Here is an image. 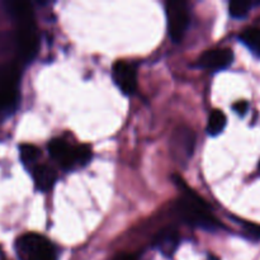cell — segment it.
Here are the masks:
<instances>
[{
	"label": "cell",
	"mask_w": 260,
	"mask_h": 260,
	"mask_svg": "<svg viewBox=\"0 0 260 260\" xmlns=\"http://www.w3.org/2000/svg\"><path fill=\"white\" fill-rule=\"evenodd\" d=\"M7 8L15 22L14 43L18 57L23 62H29L37 53L40 45L32 7L25 2H10Z\"/></svg>",
	"instance_id": "1"
},
{
	"label": "cell",
	"mask_w": 260,
	"mask_h": 260,
	"mask_svg": "<svg viewBox=\"0 0 260 260\" xmlns=\"http://www.w3.org/2000/svg\"><path fill=\"white\" fill-rule=\"evenodd\" d=\"M174 179L184 194L183 200L179 201L177 206L180 217L190 225L198 226V228L206 229V230H215V229L221 228L220 222L211 213L210 206L197 193L193 192L182 179L177 177Z\"/></svg>",
	"instance_id": "2"
},
{
	"label": "cell",
	"mask_w": 260,
	"mask_h": 260,
	"mask_svg": "<svg viewBox=\"0 0 260 260\" xmlns=\"http://www.w3.org/2000/svg\"><path fill=\"white\" fill-rule=\"evenodd\" d=\"M15 251L19 260H57L55 245L40 234L28 233L15 241Z\"/></svg>",
	"instance_id": "3"
},
{
	"label": "cell",
	"mask_w": 260,
	"mask_h": 260,
	"mask_svg": "<svg viewBox=\"0 0 260 260\" xmlns=\"http://www.w3.org/2000/svg\"><path fill=\"white\" fill-rule=\"evenodd\" d=\"M51 157L62 169L70 170L75 167H84L91 159V150L88 145L71 146L61 139L51 140L48 144Z\"/></svg>",
	"instance_id": "4"
},
{
	"label": "cell",
	"mask_w": 260,
	"mask_h": 260,
	"mask_svg": "<svg viewBox=\"0 0 260 260\" xmlns=\"http://www.w3.org/2000/svg\"><path fill=\"white\" fill-rule=\"evenodd\" d=\"M167 20L169 36L174 42H179L185 35L189 24V12L187 4L182 2H170L167 4Z\"/></svg>",
	"instance_id": "5"
},
{
	"label": "cell",
	"mask_w": 260,
	"mask_h": 260,
	"mask_svg": "<svg viewBox=\"0 0 260 260\" xmlns=\"http://www.w3.org/2000/svg\"><path fill=\"white\" fill-rule=\"evenodd\" d=\"M112 76L116 85L124 94H134L137 88L136 69L126 61H117L112 68Z\"/></svg>",
	"instance_id": "6"
},
{
	"label": "cell",
	"mask_w": 260,
	"mask_h": 260,
	"mask_svg": "<svg viewBox=\"0 0 260 260\" xmlns=\"http://www.w3.org/2000/svg\"><path fill=\"white\" fill-rule=\"evenodd\" d=\"M234 53L230 48H213L203 53L198 60V65L207 70L217 71L229 68L233 63Z\"/></svg>",
	"instance_id": "7"
},
{
	"label": "cell",
	"mask_w": 260,
	"mask_h": 260,
	"mask_svg": "<svg viewBox=\"0 0 260 260\" xmlns=\"http://www.w3.org/2000/svg\"><path fill=\"white\" fill-rule=\"evenodd\" d=\"M173 144H174L175 154L179 155L182 157V160L189 159L193 155V150H194V134L189 128L182 127L178 131H175Z\"/></svg>",
	"instance_id": "8"
},
{
	"label": "cell",
	"mask_w": 260,
	"mask_h": 260,
	"mask_svg": "<svg viewBox=\"0 0 260 260\" xmlns=\"http://www.w3.org/2000/svg\"><path fill=\"white\" fill-rule=\"evenodd\" d=\"M32 177L36 188L42 192H48L55 185L57 175L52 168L47 165H35L32 169Z\"/></svg>",
	"instance_id": "9"
},
{
	"label": "cell",
	"mask_w": 260,
	"mask_h": 260,
	"mask_svg": "<svg viewBox=\"0 0 260 260\" xmlns=\"http://www.w3.org/2000/svg\"><path fill=\"white\" fill-rule=\"evenodd\" d=\"M178 243H179V236L174 229H165L160 231L155 239V245L164 255H173L175 249L178 248Z\"/></svg>",
	"instance_id": "10"
},
{
	"label": "cell",
	"mask_w": 260,
	"mask_h": 260,
	"mask_svg": "<svg viewBox=\"0 0 260 260\" xmlns=\"http://www.w3.org/2000/svg\"><path fill=\"white\" fill-rule=\"evenodd\" d=\"M226 116L222 111L220 109H215L211 112L210 117H208L207 123V132L211 136H217L222 132V129L226 126Z\"/></svg>",
	"instance_id": "11"
},
{
	"label": "cell",
	"mask_w": 260,
	"mask_h": 260,
	"mask_svg": "<svg viewBox=\"0 0 260 260\" xmlns=\"http://www.w3.org/2000/svg\"><path fill=\"white\" fill-rule=\"evenodd\" d=\"M19 156L25 167L33 165L41 156V150L32 144H22L19 146Z\"/></svg>",
	"instance_id": "12"
},
{
	"label": "cell",
	"mask_w": 260,
	"mask_h": 260,
	"mask_svg": "<svg viewBox=\"0 0 260 260\" xmlns=\"http://www.w3.org/2000/svg\"><path fill=\"white\" fill-rule=\"evenodd\" d=\"M240 38L250 50L260 55V29H258V28H249V29L244 30Z\"/></svg>",
	"instance_id": "13"
},
{
	"label": "cell",
	"mask_w": 260,
	"mask_h": 260,
	"mask_svg": "<svg viewBox=\"0 0 260 260\" xmlns=\"http://www.w3.org/2000/svg\"><path fill=\"white\" fill-rule=\"evenodd\" d=\"M251 8V3L246 2H233L229 5V10H230L231 17L234 18H244L249 13Z\"/></svg>",
	"instance_id": "14"
},
{
	"label": "cell",
	"mask_w": 260,
	"mask_h": 260,
	"mask_svg": "<svg viewBox=\"0 0 260 260\" xmlns=\"http://www.w3.org/2000/svg\"><path fill=\"white\" fill-rule=\"evenodd\" d=\"M244 226H245V230H246V233H248V235H250L251 238L260 239V225L248 222V223H245Z\"/></svg>",
	"instance_id": "15"
},
{
	"label": "cell",
	"mask_w": 260,
	"mask_h": 260,
	"mask_svg": "<svg viewBox=\"0 0 260 260\" xmlns=\"http://www.w3.org/2000/svg\"><path fill=\"white\" fill-rule=\"evenodd\" d=\"M233 108H234V111L236 112V113L240 114V116H244V114L248 112L249 104H248V102H245V101H239V102H236L235 104H234Z\"/></svg>",
	"instance_id": "16"
},
{
	"label": "cell",
	"mask_w": 260,
	"mask_h": 260,
	"mask_svg": "<svg viewBox=\"0 0 260 260\" xmlns=\"http://www.w3.org/2000/svg\"><path fill=\"white\" fill-rule=\"evenodd\" d=\"M116 260H136V258L134 255H131V254H122Z\"/></svg>",
	"instance_id": "17"
}]
</instances>
